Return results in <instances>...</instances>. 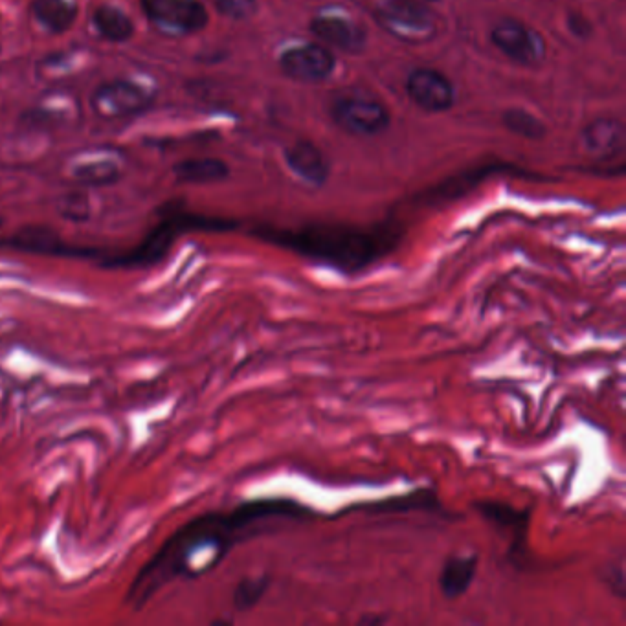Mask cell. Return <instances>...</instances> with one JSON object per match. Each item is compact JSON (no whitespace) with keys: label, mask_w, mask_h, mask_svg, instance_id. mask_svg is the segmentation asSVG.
Returning a JSON list of instances; mask_svg holds the SVG:
<instances>
[{"label":"cell","mask_w":626,"mask_h":626,"mask_svg":"<svg viewBox=\"0 0 626 626\" xmlns=\"http://www.w3.org/2000/svg\"><path fill=\"white\" fill-rule=\"evenodd\" d=\"M318 513L292 498L246 500L228 513H206L177 529L136 575L125 604L142 610L175 579H197L215 570L245 540L258 537L272 520H309Z\"/></svg>","instance_id":"6da1fadb"},{"label":"cell","mask_w":626,"mask_h":626,"mask_svg":"<svg viewBox=\"0 0 626 626\" xmlns=\"http://www.w3.org/2000/svg\"><path fill=\"white\" fill-rule=\"evenodd\" d=\"M568 28H570L571 34L577 35L579 39H588L593 32L592 23L579 13H571L570 19H568Z\"/></svg>","instance_id":"d4e9b609"},{"label":"cell","mask_w":626,"mask_h":626,"mask_svg":"<svg viewBox=\"0 0 626 626\" xmlns=\"http://www.w3.org/2000/svg\"><path fill=\"white\" fill-rule=\"evenodd\" d=\"M213 6L232 21H246L258 13V0H213Z\"/></svg>","instance_id":"603a6c76"},{"label":"cell","mask_w":626,"mask_h":626,"mask_svg":"<svg viewBox=\"0 0 626 626\" xmlns=\"http://www.w3.org/2000/svg\"><path fill=\"white\" fill-rule=\"evenodd\" d=\"M604 582L610 584V590L623 599L625 597V562H623V555L617 559V562H612L610 566H606V575H604Z\"/></svg>","instance_id":"cb8c5ba5"},{"label":"cell","mask_w":626,"mask_h":626,"mask_svg":"<svg viewBox=\"0 0 626 626\" xmlns=\"http://www.w3.org/2000/svg\"><path fill=\"white\" fill-rule=\"evenodd\" d=\"M406 94L426 112L448 111L456 100V90L450 79L434 68L414 70L406 79Z\"/></svg>","instance_id":"30bf717a"},{"label":"cell","mask_w":626,"mask_h":626,"mask_svg":"<svg viewBox=\"0 0 626 626\" xmlns=\"http://www.w3.org/2000/svg\"><path fill=\"white\" fill-rule=\"evenodd\" d=\"M57 213L70 223H85L90 217V202L83 193H68L57 202Z\"/></svg>","instance_id":"7402d4cb"},{"label":"cell","mask_w":626,"mask_h":626,"mask_svg":"<svg viewBox=\"0 0 626 626\" xmlns=\"http://www.w3.org/2000/svg\"><path fill=\"white\" fill-rule=\"evenodd\" d=\"M480 557L476 553H454L439 571V590L447 601H458L476 581Z\"/></svg>","instance_id":"5bb4252c"},{"label":"cell","mask_w":626,"mask_h":626,"mask_svg":"<svg viewBox=\"0 0 626 626\" xmlns=\"http://www.w3.org/2000/svg\"><path fill=\"white\" fill-rule=\"evenodd\" d=\"M30 13L50 34H67L78 19V4L74 0H34Z\"/></svg>","instance_id":"e0dca14e"},{"label":"cell","mask_w":626,"mask_h":626,"mask_svg":"<svg viewBox=\"0 0 626 626\" xmlns=\"http://www.w3.org/2000/svg\"><path fill=\"white\" fill-rule=\"evenodd\" d=\"M92 26L96 28L100 37L114 45L127 43L135 35V24L131 21V17L109 4L98 6L92 12Z\"/></svg>","instance_id":"ac0fdd59"},{"label":"cell","mask_w":626,"mask_h":626,"mask_svg":"<svg viewBox=\"0 0 626 626\" xmlns=\"http://www.w3.org/2000/svg\"><path fill=\"white\" fill-rule=\"evenodd\" d=\"M280 67L287 78L302 83H318L333 74L335 56L322 45H302L283 52Z\"/></svg>","instance_id":"8fae6325"},{"label":"cell","mask_w":626,"mask_h":626,"mask_svg":"<svg viewBox=\"0 0 626 626\" xmlns=\"http://www.w3.org/2000/svg\"><path fill=\"white\" fill-rule=\"evenodd\" d=\"M285 160L296 177H300L313 186H322L325 180L329 179V173H331L329 160L325 157L324 151L314 146L313 142L302 140L287 147Z\"/></svg>","instance_id":"9a60e30c"},{"label":"cell","mask_w":626,"mask_h":626,"mask_svg":"<svg viewBox=\"0 0 626 626\" xmlns=\"http://www.w3.org/2000/svg\"><path fill=\"white\" fill-rule=\"evenodd\" d=\"M491 39L507 59L522 67H537L546 57V43L542 35L513 17H505L494 24Z\"/></svg>","instance_id":"ba28073f"},{"label":"cell","mask_w":626,"mask_h":626,"mask_svg":"<svg viewBox=\"0 0 626 626\" xmlns=\"http://www.w3.org/2000/svg\"><path fill=\"white\" fill-rule=\"evenodd\" d=\"M272 586V579L269 575H254V577H245L241 579L239 584L235 586L234 595H232V603L237 612H248L252 608H256L261 599L267 595Z\"/></svg>","instance_id":"ffe728a7"},{"label":"cell","mask_w":626,"mask_h":626,"mask_svg":"<svg viewBox=\"0 0 626 626\" xmlns=\"http://www.w3.org/2000/svg\"><path fill=\"white\" fill-rule=\"evenodd\" d=\"M2 248L50 258L92 259L94 248L67 243L61 235L46 226H26L17 234L0 241Z\"/></svg>","instance_id":"9c48e42d"},{"label":"cell","mask_w":626,"mask_h":626,"mask_svg":"<svg viewBox=\"0 0 626 626\" xmlns=\"http://www.w3.org/2000/svg\"><path fill=\"white\" fill-rule=\"evenodd\" d=\"M70 177L83 186H111L122 177V162L109 151H92L78 155L68 166Z\"/></svg>","instance_id":"4fadbf2b"},{"label":"cell","mask_w":626,"mask_h":626,"mask_svg":"<svg viewBox=\"0 0 626 626\" xmlns=\"http://www.w3.org/2000/svg\"><path fill=\"white\" fill-rule=\"evenodd\" d=\"M311 32L325 45L346 54H360L368 43V32L360 24L338 15L314 17Z\"/></svg>","instance_id":"7c38bea8"},{"label":"cell","mask_w":626,"mask_h":626,"mask_svg":"<svg viewBox=\"0 0 626 626\" xmlns=\"http://www.w3.org/2000/svg\"><path fill=\"white\" fill-rule=\"evenodd\" d=\"M331 118L344 133L353 136L382 135L392 123L390 112L381 101L362 96L336 100L331 107Z\"/></svg>","instance_id":"52a82bcc"},{"label":"cell","mask_w":626,"mask_h":626,"mask_svg":"<svg viewBox=\"0 0 626 626\" xmlns=\"http://www.w3.org/2000/svg\"><path fill=\"white\" fill-rule=\"evenodd\" d=\"M375 21L395 39L423 45L437 35L436 15L412 0H381L375 8Z\"/></svg>","instance_id":"277c9868"},{"label":"cell","mask_w":626,"mask_h":626,"mask_svg":"<svg viewBox=\"0 0 626 626\" xmlns=\"http://www.w3.org/2000/svg\"><path fill=\"white\" fill-rule=\"evenodd\" d=\"M428 2H437V0H428Z\"/></svg>","instance_id":"83f0119b"},{"label":"cell","mask_w":626,"mask_h":626,"mask_svg":"<svg viewBox=\"0 0 626 626\" xmlns=\"http://www.w3.org/2000/svg\"><path fill=\"white\" fill-rule=\"evenodd\" d=\"M504 125L511 133L522 138H529V140H540L548 135V127L544 125V122L538 120L535 114L520 107L504 112Z\"/></svg>","instance_id":"44dd1931"},{"label":"cell","mask_w":626,"mask_h":626,"mask_svg":"<svg viewBox=\"0 0 626 626\" xmlns=\"http://www.w3.org/2000/svg\"><path fill=\"white\" fill-rule=\"evenodd\" d=\"M140 6L151 23L171 34H199L210 21L201 0H140Z\"/></svg>","instance_id":"8992f818"},{"label":"cell","mask_w":626,"mask_h":626,"mask_svg":"<svg viewBox=\"0 0 626 626\" xmlns=\"http://www.w3.org/2000/svg\"><path fill=\"white\" fill-rule=\"evenodd\" d=\"M232 228H235V223L224 219L195 213H168L135 248L120 254H107L100 250L94 261L103 269H149L168 258L177 239L186 232H228Z\"/></svg>","instance_id":"3957f363"},{"label":"cell","mask_w":626,"mask_h":626,"mask_svg":"<svg viewBox=\"0 0 626 626\" xmlns=\"http://www.w3.org/2000/svg\"><path fill=\"white\" fill-rule=\"evenodd\" d=\"M581 142L586 153L610 157L625 146V125L610 118L595 120L582 129Z\"/></svg>","instance_id":"2e32d148"},{"label":"cell","mask_w":626,"mask_h":626,"mask_svg":"<svg viewBox=\"0 0 626 626\" xmlns=\"http://www.w3.org/2000/svg\"><path fill=\"white\" fill-rule=\"evenodd\" d=\"M2 224H4V217H2V215H0V226H2Z\"/></svg>","instance_id":"4316f807"},{"label":"cell","mask_w":626,"mask_h":626,"mask_svg":"<svg viewBox=\"0 0 626 626\" xmlns=\"http://www.w3.org/2000/svg\"><path fill=\"white\" fill-rule=\"evenodd\" d=\"M256 237L287 248L300 258L344 276H357L375 267L399 245L393 228L364 230L344 224H313L300 230L258 228Z\"/></svg>","instance_id":"7a4b0ae2"},{"label":"cell","mask_w":626,"mask_h":626,"mask_svg":"<svg viewBox=\"0 0 626 626\" xmlns=\"http://www.w3.org/2000/svg\"><path fill=\"white\" fill-rule=\"evenodd\" d=\"M384 619L382 617H377V615H373V617H362L360 619V623H382Z\"/></svg>","instance_id":"484cf974"},{"label":"cell","mask_w":626,"mask_h":626,"mask_svg":"<svg viewBox=\"0 0 626 626\" xmlns=\"http://www.w3.org/2000/svg\"><path fill=\"white\" fill-rule=\"evenodd\" d=\"M173 173L179 182L186 184H212L230 175V168L219 158H190L175 164Z\"/></svg>","instance_id":"d6986e66"},{"label":"cell","mask_w":626,"mask_h":626,"mask_svg":"<svg viewBox=\"0 0 626 626\" xmlns=\"http://www.w3.org/2000/svg\"><path fill=\"white\" fill-rule=\"evenodd\" d=\"M89 101L100 120H127L151 109L155 92L131 79H112L96 87Z\"/></svg>","instance_id":"5b68a950"}]
</instances>
